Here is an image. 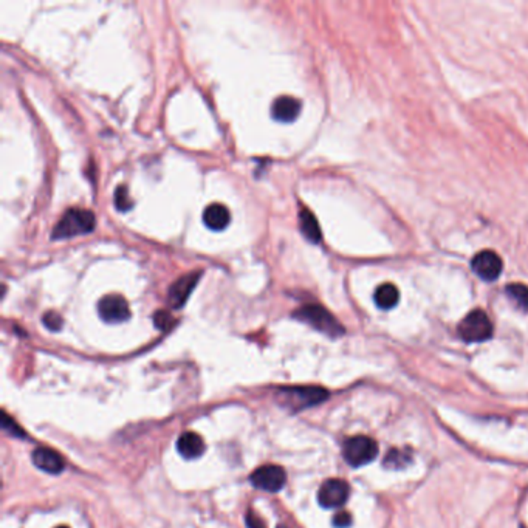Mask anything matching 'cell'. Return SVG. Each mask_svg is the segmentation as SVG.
Listing matches in <instances>:
<instances>
[{"instance_id": "obj_1", "label": "cell", "mask_w": 528, "mask_h": 528, "mask_svg": "<svg viewBox=\"0 0 528 528\" xmlns=\"http://www.w3.org/2000/svg\"><path fill=\"white\" fill-rule=\"evenodd\" d=\"M95 226L96 217L92 211L71 208L64 214L55 228H53L51 237L55 240H61L76 236H87V234H90L95 230Z\"/></svg>"}, {"instance_id": "obj_2", "label": "cell", "mask_w": 528, "mask_h": 528, "mask_svg": "<svg viewBox=\"0 0 528 528\" xmlns=\"http://www.w3.org/2000/svg\"><path fill=\"white\" fill-rule=\"evenodd\" d=\"M295 318L312 325L313 329L325 333V335L330 338H338L344 333V327L338 323V319L333 316L329 310H325L324 307L316 304L300 307L295 313Z\"/></svg>"}, {"instance_id": "obj_3", "label": "cell", "mask_w": 528, "mask_h": 528, "mask_svg": "<svg viewBox=\"0 0 528 528\" xmlns=\"http://www.w3.org/2000/svg\"><path fill=\"white\" fill-rule=\"evenodd\" d=\"M279 395L284 406L291 407L293 411H300L305 409V407L323 403L329 397V392L324 387L318 386H298L280 389Z\"/></svg>"}, {"instance_id": "obj_4", "label": "cell", "mask_w": 528, "mask_h": 528, "mask_svg": "<svg viewBox=\"0 0 528 528\" xmlns=\"http://www.w3.org/2000/svg\"><path fill=\"white\" fill-rule=\"evenodd\" d=\"M457 330L466 343H482L493 337V323L484 310H472L462 319Z\"/></svg>"}, {"instance_id": "obj_5", "label": "cell", "mask_w": 528, "mask_h": 528, "mask_svg": "<svg viewBox=\"0 0 528 528\" xmlns=\"http://www.w3.org/2000/svg\"><path fill=\"white\" fill-rule=\"evenodd\" d=\"M378 454V445L366 436H357L346 440L343 446V456L347 463L353 468H359L371 463Z\"/></svg>"}, {"instance_id": "obj_6", "label": "cell", "mask_w": 528, "mask_h": 528, "mask_svg": "<svg viewBox=\"0 0 528 528\" xmlns=\"http://www.w3.org/2000/svg\"><path fill=\"white\" fill-rule=\"evenodd\" d=\"M251 484L266 493H278L287 482L285 471L278 465H264L251 474Z\"/></svg>"}, {"instance_id": "obj_7", "label": "cell", "mask_w": 528, "mask_h": 528, "mask_svg": "<svg viewBox=\"0 0 528 528\" xmlns=\"http://www.w3.org/2000/svg\"><path fill=\"white\" fill-rule=\"evenodd\" d=\"M98 313L104 323L119 324L130 318L127 300L119 295H107L98 303Z\"/></svg>"}, {"instance_id": "obj_8", "label": "cell", "mask_w": 528, "mask_h": 528, "mask_svg": "<svg viewBox=\"0 0 528 528\" xmlns=\"http://www.w3.org/2000/svg\"><path fill=\"white\" fill-rule=\"evenodd\" d=\"M471 266L472 271L476 273L480 279L486 280V282H493V280H496L500 276V273H502L504 262L502 259L499 257V254L485 250L477 253L476 256L472 257Z\"/></svg>"}, {"instance_id": "obj_9", "label": "cell", "mask_w": 528, "mask_h": 528, "mask_svg": "<svg viewBox=\"0 0 528 528\" xmlns=\"http://www.w3.org/2000/svg\"><path fill=\"white\" fill-rule=\"evenodd\" d=\"M349 485L341 479H329L321 485L318 491V502L324 508L343 506L349 499Z\"/></svg>"}, {"instance_id": "obj_10", "label": "cell", "mask_w": 528, "mask_h": 528, "mask_svg": "<svg viewBox=\"0 0 528 528\" xmlns=\"http://www.w3.org/2000/svg\"><path fill=\"white\" fill-rule=\"evenodd\" d=\"M200 278H202V271H192L189 275H185L176 282L171 285L168 293V300L171 307L173 309H182L186 304V300L191 296V293L196 289Z\"/></svg>"}, {"instance_id": "obj_11", "label": "cell", "mask_w": 528, "mask_h": 528, "mask_svg": "<svg viewBox=\"0 0 528 528\" xmlns=\"http://www.w3.org/2000/svg\"><path fill=\"white\" fill-rule=\"evenodd\" d=\"M31 460L36 468H39V470L46 474H59L62 472V470L65 468L64 459L59 456L56 451H53L50 450V448H45V446L36 448L31 454Z\"/></svg>"}, {"instance_id": "obj_12", "label": "cell", "mask_w": 528, "mask_h": 528, "mask_svg": "<svg viewBox=\"0 0 528 528\" xmlns=\"http://www.w3.org/2000/svg\"><path fill=\"white\" fill-rule=\"evenodd\" d=\"M299 99L293 96H279L271 105V117L279 123H293L300 112Z\"/></svg>"}, {"instance_id": "obj_13", "label": "cell", "mask_w": 528, "mask_h": 528, "mask_svg": "<svg viewBox=\"0 0 528 528\" xmlns=\"http://www.w3.org/2000/svg\"><path fill=\"white\" fill-rule=\"evenodd\" d=\"M205 448L203 438L196 432H185L177 440V451L180 456L188 460L198 459L205 452Z\"/></svg>"}, {"instance_id": "obj_14", "label": "cell", "mask_w": 528, "mask_h": 528, "mask_svg": "<svg viewBox=\"0 0 528 528\" xmlns=\"http://www.w3.org/2000/svg\"><path fill=\"white\" fill-rule=\"evenodd\" d=\"M203 222L212 231H222L231 222V214L230 210L225 205L212 203L206 206L203 212Z\"/></svg>"}, {"instance_id": "obj_15", "label": "cell", "mask_w": 528, "mask_h": 528, "mask_svg": "<svg viewBox=\"0 0 528 528\" xmlns=\"http://www.w3.org/2000/svg\"><path fill=\"white\" fill-rule=\"evenodd\" d=\"M299 226L307 240H310V242L313 244L321 242V239H323V232H321L318 220L315 216H313L312 211L304 208L299 212Z\"/></svg>"}, {"instance_id": "obj_16", "label": "cell", "mask_w": 528, "mask_h": 528, "mask_svg": "<svg viewBox=\"0 0 528 528\" xmlns=\"http://www.w3.org/2000/svg\"><path fill=\"white\" fill-rule=\"evenodd\" d=\"M400 291L393 284L386 282L375 290V304L383 310H391L398 304Z\"/></svg>"}, {"instance_id": "obj_17", "label": "cell", "mask_w": 528, "mask_h": 528, "mask_svg": "<svg viewBox=\"0 0 528 528\" xmlns=\"http://www.w3.org/2000/svg\"><path fill=\"white\" fill-rule=\"evenodd\" d=\"M506 296L522 312H528V287L524 284H510L506 287Z\"/></svg>"}, {"instance_id": "obj_18", "label": "cell", "mask_w": 528, "mask_h": 528, "mask_svg": "<svg viewBox=\"0 0 528 528\" xmlns=\"http://www.w3.org/2000/svg\"><path fill=\"white\" fill-rule=\"evenodd\" d=\"M411 462V456L407 452H403L400 450H391L387 452V456L384 459V465L387 468H392V470H398V468H403L407 463Z\"/></svg>"}, {"instance_id": "obj_19", "label": "cell", "mask_w": 528, "mask_h": 528, "mask_svg": "<svg viewBox=\"0 0 528 528\" xmlns=\"http://www.w3.org/2000/svg\"><path fill=\"white\" fill-rule=\"evenodd\" d=\"M115 206L121 212H127L133 206L129 189H127L126 185H119L115 191Z\"/></svg>"}, {"instance_id": "obj_20", "label": "cell", "mask_w": 528, "mask_h": 528, "mask_svg": "<svg viewBox=\"0 0 528 528\" xmlns=\"http://www.w3.org/2000/svg\"><path fill=\"white\" fill-rule=\"evenodd\" d=\"M44 324L49 330H53V332H58L59 329L62 327V318L58 315L56 312H49L44 315Z\"/></svg>"}, {"instance_id": "obj_21", "label": "cell", "mask_w": 528, "mask_h": 528, "mask_svg": "<svg viewBox=\"0 0 528 528\" xmlns=\"http://www.w3.org/2000/svg\"><path fill=\"white\" fill-rule=\"evenodd\" d=\"M153 323H155L157 329L166 330V329H169V327L172 325L173 319H172V316L169 315L168 312H157L155 316H153Z\"/></svg>"}, {"instance_id": "obj_22", "label": "cell", "mask_w": 528, "mask_h": 528, "mask_svg": "<svg viewBox=\"0 0 528 528\" xmlns=\"http://www.w3.org/2000/svg\"><path fill=\"white\" fill-rule=\"evenodd\" d=\"M245 522L246 528H266L265 522L259 516H256L253 511H248L245 516Z\"/></svg>"}, {"instance_id": "obj_23", "label": "cell", "mask_w": 528, "mask_h": 528, "mask_svg": "<svg viewBox=\"0 0 528 528\" xmlns=\"http://www.w3.org/2000/svg\"><path fill=\"white\" fill-rule=\"evenodd\" d=\"M352 524V518L349 513H338L335 518H333V525L337 528H347Z\"/></svg>"}, {"instance_id": "obj_24", "label": "cell", "mask_w": 528, "mask_h": 528, "mask_svg": "<svg viewBox=\"0 0 528 528\" xmlns=\"http://www.w3.org/2000/svg\"><path fill=\"white\" fill-rule=\"evenodd\" d=\"M278 528H289V527H285V525H278Z\"/></svg>"}, {"instance_id": "obj_25", "label": "cell", "mask_w": 528, "mask_h": 528, "mask_svg": "<svg viewBox=\"0 0 528 528\" xmlns=\"http://www.w3.org/2000/svg\"><path fill=\"white\" fill-rule=\"evenodd\" d=\"M58 528H69V527H58Z\"/></svg>"}]
</instances>
